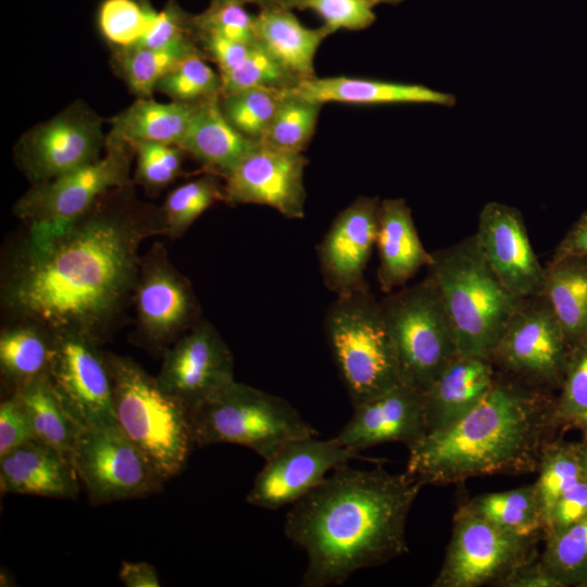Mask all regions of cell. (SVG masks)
Instances as JSON below:
<instances>
[{
    "label": "cell",
    "instance_id": "cell-1",
    "mask_svg": "<svg viewBox=\"0 0 587 587\" xmlns=\"http://www.w3.org/2000/svg\"><path fill=\"white\" fill-rule=\"evenodd\" d=\"M128 187L104 195L87 213L47 235H29L3 266L1 302L14 322L98 344L132 300L142 241L163 235L160 211L139 205Z\"/></svg>",
    "mask_w": 587,
    "mask_h": 587
},
{
    "label": "cell",
    "instance_id": "cell-2",
    "mask_svg": "<svg viewBox=\"0 0 587 587\" xmlns=\"http://www.w3.org/2000/svg\"><path fill=\"white\" fill-rule=\"evenodd\" d=\"M425 485L405 471L340 466L287 512L284 532L307 554L302 586L344 584L408 552L409 512Z\"/></svg>",
    "mask_w": 587,
    "mask_h": 587
},
{
    "label": "cell",
    "instance_id": "cell-3",
    "mask_svg": "<svg viewBox=\"0 0 587 587\" xmlns=\"http://www.w3.org/2000/svg\"><path fill=\"white\" fill-rule=\"evenodd\" d=\"M554 405L542 389L497 374L467 413L408 448L405 472L425 486L535 472L559 426Z\"/></svg>",
    "mask_w": 587,
    "mask_h": 587
},
{
    "label": "cell",
    "instance_id": "cell-4",
    "mask_svg": "<svg viewBox=\"0 0 587 587\" xmlns=\"http://www.w3.org/2000/svg\"><path fill=\"white\" fill-rule=\"evenodd\" d=\"M432 255L428 275L453 327L459 354L491 361L522 299L513 296L498 279L475 235Z\"/></svg>",
    "mask_w": 587,
    "mask_h": 587
},
{
    "label": "cell",
    "instance_id": "cell-5",
    "mask_svg": "<svg viewBox=\"0 0 587 587\" xmlns=\"http://www.w3.org/2000/svg\"><path fill=\"white\" fill-rule=\"evenodd\" d=\"M102 353L118 427L163 480L172 478L184 469L195 445L186 405L133 359Z\"/></svg>",
    "mask_w": 587,
    "mask_h": 587
},
{
    "label": "cell",
    "instance_id": "cell-6",
    "mask_svg": "<svg viewBox=\"0 0 587 587\" xmlns=\"http://www.w3.org/2000/svg\"><path fill=\"white\" fill-rule=\"evenodd\" d=\"M324 325L335 364L353 407L402 383L380 303L367 284L336 295Z\"/></svg>",
    "mask_w": 587,
    "mask_h": 587
},
{
    "label": "cell",
    "instance_id": "cell-7",
    "mask_svg": "<svg viewBox=\"0 0 587 587\" xmlns=\"http://www.w3.org/2000/svg\"><path fill=\"white\" fill-rule=\"evenodd\" d=\"M195 445L233 444L264 460L291 440L319 436L285 399L235 379L188 409Z\"/></svg>",
    "mask_w": 587,
    "mask_h": 587
},
{
    "label": "cell",
    "instance_id": "cell-8",
    "mask_svg": "<svg viewBox=\"0 0 587 587\" xmlns=\"http://www.w3.org/2000/svg\"><path fill=\"white\" fill-rule=\"evenodd\" d=\"M379 303L402 382L425 391L459 354L453 327L434 280L428 275L387 294Z\"/></svg>",
    "mask_w": 587,
    "mask_h": 587
},
{
    "label": "cell",
    "instance_id": "cell-9",
    "mask_svg": "<svg viewBox=\"0 0 587 587\" xmlns=\"http://www.w3.org/2000/svg\"><path fill=\"white\" fill-rule=\"evenodd\" d=\"M132 145L110 132L105 153L98 160L53 180L33 185L13 208L27 224V234L54 233L87 213L108 192L130 186Z\"/></svg>",
    "mask_w": 587,
    "mask_h": 587
},
{
    "label": "cell",
    "instance_id": "cell-10",
    "mask_svg": "<svg viewBox=\"0 0 587 587\" xmlns=\"http://www.w3.org/2000/svg\"><path fill=\"white\" fill-rule=\"evenodd\" d=\"M539 538L516 535L462 504L453 516L445 559L432 586H502L517 569L539 555Z\"/></svg>",
    "mask_w": 587,
    "mask_h": 587
},
{
    "label": "cell",
    "instance_id": "cell-11",
    "mask_svg": "<svg viewBox=\"0 0 587 587\" xmlns=\"http://www.w3.org/2000/svg\"><path fill=\"white\" fill-rule=\"evenodd\" d=\"M572 349L542 296L522 299L509 320L491 362L508 376L544 389L562 384Z\"/></svg>",
    "mask_w": 587,
    "mask_h": 587
},
{
    "label": "cell",
    "instance_id": "cell-12",
    "mask_svg": "<svg viewBox=\"0 0 587 587\" xmlns=\"http://www.w3.org/2000/svg\"><path fill=\"white\" fill-rule=\"evenodd\" d=\"M74 466L92 504L145 497L164 482L117 424L83 429Z\"/></svg>",
    "mask_w": 587,
    "mask_h": 587
},
{
    "label": "cell",
    "instance_id": "cell-13",
    "mask_svg": "<svg viewBox=\"0 0 587 587\" xmlns=\"http://www.w3.org/2000/svg\"><path fill=\"white\" fill-rule=\"evenodd\" d=\"M132 301L137 340L152 350H164L200 321L190 283L172 265L161 243L141 258Z\"/></svg>",
    "mask_w": 587,
    "mask_h": 587
},
{
    "label": "cell",
    "instance_id": "cell-14",
    "mask_svg": "<svg viewBox=\"0 0 587 587\" xmlns=\"http://www.w3.org/2000/svg\"><path fill=\"white\" fill-rule=\"evenodd\" d=\"M105 141L100 117L73 104L25 134L15 160L33 185L43 184L98 160Z\"/></svg>",
    "mask_w": 587,
    "mask_h": 587
},
{
    "label": "cell",
    "instance_id": "cell-15",
    "mask_svg": "<svg viewBox=\"0 0 587 587\" xmlns=\"http://www.w3.org/2000/svg\"><path fill=\"white\" fill-rule=\"evenodd\" d=\"M351 460L382 463L380 459L364 457L344 447L334 437L322 440L309 436L291 440L265 460L247 494V502L267 510L294 504L322 483L329 472Z\"/></svg>",
    "mask_w": 587,
    "mask_h": 587
},
{
    "label": "cell",
    "instance_id": "cell-16",
    "mask_svg": "<svg viewBox=\"0 0 587 587\" xmlns=\"http://www.w3.org/2000/svg\"><path fill=\"white\" fill-rule=\"evenodd\" d=\"M99 344L78 334H54L48 376L83 429L115 425L111 376Z\"/></svg>",
    "mask_w": 587,
    "mask_h": 587
},
{
    "label": "cell",
    "instance_id": "cell-17",
    "mask_svg": "<svg viewBox=\"0 0 587 587\" xmlns=\"http://www.w3.org/2000/svg\"><path fill=\"white\" fill-rule=\"evenodd\" d=\"M155 377L188 410L235 379L233 354L216 328L200 320L163 350Z\"/></svg>",
    "mask_w": 587,
    "mask_h": 587
},
{
    "label": "cell",
    "instance_id": "cell-18",
    "mask_svg": "<svg viewBox=\"0 0 587 587\" xmlns=\"http://www.w3.org/2000/svg\"><path fill=\"white\" fill-rule=\"evenodd\" d=\"M303 153L258 146L224 177L229 204H262L288 218L304 216Z\"/></svg>",
    "mask_w": 587,
    "mask_h": 587
},
{
    "label": "cell",
    "instance_id": "cell-19",
    "mask_svg": "<svg viewBox=\"0 0 587 587\" xmlns=\"http://www.w3.org/2000/svg\"><path fill=\"white\" fill-rule=\"evenodd\" d=\"M478 246L501 284L516 298L542 295L546 267L534 252L521 212L491 201L479 212Z\"/></svg>",
    "mask_w": 587,
    "mask_h": 587
},
{
    "label": "cell",
    "instance_id": "cell-20",
    "mask_svg": "<svg viewBox=\"0 0 587 587\" xmlns=\"http://www.w3.org/2000/svg\"><path fill=\"white\" fill-rule=\"evenodd\" d=\"M377 197L360 196L341 210L317 247L325 286L336 295L366 284L364 273L376 246Z\"/></svg>",
    "mask_w": 587,
    "mask_h": 587
},
{
    "label": "cell",
    "instance_id": "cell-21",
    "mask_svg": "<svg viewBox=\"0 0 587 587\" xmlns=\"http://www.w3.org/2000/svg\"><path fill=\"white\" fill-rule=\"evenodd\" d=\"M426 433L424 391L402 382L353 407L352 416L334 438L361 452L387 442L409 448Z\"/></svg>",
    "mask_w": 587,
    "mask_h": 587
},
{
    "label": "cell",
    "instance_id": "cell-22",
    "mask_svg": "<svg viewBox=\"0 0 587 587\" xmlns=\"http://www.w3.org/2000/svg\"><path fill=\"white\" fill-rule=\"evenodd\" d=\"M78 479L72 461L37 439L0 457L2 494L74 499L79 491Z\"/></svg>",
    "mask_w": 587,
    "mask_h": 587
},
{
    "label": "cell",
    "instance_id": "cell-23",
    "mask_svg": "<svg viewBox=\"0 0 587 587\" xmlns=\"http://www.w3.org/2000/svg\"><path fill=\"white\" fill-rule=\"evenodd\" d=\"M376 248L377 279L389 294L403 287L422 267H429L433 255L424 248L412 212L404 199L380 200Z\"/></svg>",
    "mask_w": 587,
    "mask_h": 587
},
{
    "label": "cell",
    "instance_id": "cell-24",
    "mask_svg": "<svg viewBox=\"0 0 587 587\" xmlns=\"http://www.w3.org/2000/svg\"><path fill=\"white\" fill-rule=\"evenodd\" d=\"M496 377V366L490 360L458 354L424 391L427 433L444 428L467 413Z\"/></svg>",
    "mask_w": 587,
    "mask_h": 587
},
{
    "label": "cell",
    "instance_id": "cell-25",
    "mask_svg": "<svg viewBox=\"0 0 587 587\" xmlns=\"http://www.w3.org/2000/svg\"><path fill=\"white\" fill-rule=\"evenodd\" d=\"M289 91L310 101L351 104L428 103L455 104L451 93L419 84H402L348 76L313 77L299 80Z\"/></svg>",
    "mask_w": 587,
    "mask_h": 587
},
{
    "label": "cell",
    "instance_id": "cell-26",
    "mask_svg": "<svg viewBox=\"0 0 587 587\" xmlns=\"http://www.w3.org/2000/svg\"><path fill=\"white\" fill-rule=\"evenodd\" d=\"M257 43L299 80L315 77L314 57L330 32L308 28L283 5L260 9L254 15Z\"/></svg>",
    "mask_w": 587,
    "mask_h": 587
},
{
    "label": "cell",
    "instance_id": "cell-27",
    "mask_svg": "<svg viewBox=\"0 0 587 587\" xmlns=\"http://www.w3.org/2000/svg\"><path fill=\"white\" fill-rule=\"evenodd\" d=\"M220 96L199 101L180 148L208 173L226 177L257 146L224 116Z\"/></svg>",
    "mask_w": 587,
    "mask_h": 587
},
{
    "label": "cell",
    "instance_id": "cell-28",
    "mask_svg": "<svg viewBox=\"0 0 587 587\" xmlns=\"http://www.w3.org/2000/svg\"><path fill=\"white\" fill-rule=\"evenodd\" d=\"M573 350L587 340V257L552 258L541 295Z\"/></svg>",
    "mask_w": 587,
    "mask_h": 587
},
{
    "label": "cell",
    "instance_id": "cell-29",
    "mask_svg": "<svg viewBox=\"0 0 587 587\" xmlns=\"http://www.w3.org/2000/svg\"><path fill=\"white\" fill-rule=\"evenodd\" d=\"M199 102L161 103L140 98L111 120V132L128 142L153 141L180 146Z\"/></svg>",
    "mask_w": 587,
    "mask_h": 587
},
{
    "label": "cell",
    "instance_id": "cell-30",
    "mask_svg": "<svg viewBox=\"0 0 587 587\" xmlns=\"http://www.w3.org/2000/svg\"><path fill=\"white\" fill-rule=\"evenodd\" d=\"M12 394L22 402L35 438L74 463L82 428L64 407L49 376L38 377Z\"/></svg>",
    "mask_w": 587,
    "mask_h": 587
},
{
    "label": "cell",
    "instance_id": "cell-31",
    "mask_svg": "<svg viewBox=\"0 0 587 587\" xmlns=\"http://www.w3.org/2000/svg\"><path fill=\"white\" fill-rule=\"evenodd\" d=\"M54 347V334L30 322H13L0 335V372L12 392L27 383L48 375Z\"/></svg>",
    "mask_w": 587,
    "mask_h": 587
},
{
    "label": "cell",
    "instance_id": "cell-32",
    "mask_svg": "<svg viewBox=\"0 0 587 587\" xmlns=\"http://www.w3.org/2000/svg\"><path fill=\"white\" fill-rule=\"evenodd\" d=\"M464 505L516 535L544 538V516L534 484L478 495Z\"/></svg>",
    "mask_w": 587,
    "mask_h": 587
},
{
    "label": "cell",
    "instance_id": "cell-33",
    "mask_svg": "<svg viewBox=\"0 0 587 587\" xmlns=\"http://www.w3.org/2000/svg\"><path fill=\"white\" fill-rule=\"evenodd\" d=\"M222 200L224 185L211 173L176 187L160 210L163 235L180 237L205 210Z\"/></svg>",
    "mask_w": 587,
    "mask_h": 587
},
{
    "label": "cell",
    "instance_id": "cell-34",
    "mask_svg": "<svg viewBox=\"0 0 587 587\" xmlns=\"http://www.w3.org/2000/svg\"><path fill=\"white\" fill-rule=\"evenodd\" d=\"M542 567L561 587L587 583V516L544 537Z\"/></svg>",
    "mask_w": 587,
    "mask_h": 587
},
{
    "label": "cell",
    "instance_id": "cell-35",
    "mask_svg": "<svg viewBox=\"0 0 587 587\" xmlns=\"http://www.w3.org/2000/svg\"><path fill=\"white\" fill-rule=\"evenodd\" d=\"M322 103L285 90L282 102L260 143L279 150L302 153L317 125Z\"/></svg>",
    "mask_w": 587,
    "mask_h": 587
},
{
    "label": "cell",
    "instance_id": "cell-36",
    "mask_svg": "<svg viewBox=\"0 0 587 587\" xmlns=\"http://www.w3.org/2000/svg\"><path fill=\"white\" fill-rule=\"evenodd\" d=\"M201 52L190 49H152L134 46L115 50L120 73L129 88L140 98H149L158 83L186 57Z\"/></svg>",
    "mask_w": 587,
    "mask_h": 587
},
{
    "label": "cell",
    "instance_id": "cell-37",
    "mask_svg": "<svg viewBox=\"0 0 587 587\" xmlns=\"http://www.w3.org/2000/svg\"><path fill=\"white\" fill-rule=\"evenodd\" d=\"M285 90L252 88L221 95V110L241 135L261 142L282 102Z\"/></svg>",
    "mask_w": 587,
    "mask_h": 587
},
{
    "label": "cell",
    "instance_id": "cell-38",
    "mask_svg": "<svg viewBox=\"0 0 587 587\" xmlns=\"http://www.w3.org/2000/svg\"><path fill=\"white\" fill-rule=\"evenodd\" d=\"M534 483L544 525L557 500L583 478L578 445L551 440L542 450Z\"/></svg>",
    "mask_w": 587,
    "mask_h": 587
},
{
    "label": "cell",
    "instance_id": "cell-39",
    "mask_svg": "<svg viewBox=\"0 0 587 587\" xmlns=\"http://www.w3.org/2000/svg\"><path fill=\"white\" fill-rule=\"evenodd\" d=\"M157 14L148 0H103L97 22L102 37L117 50L139 45Z\"/></svg>",
    "mask_w": 587,
    "mask_h": 587
},
{
    "label": "cell",
    "instance_id": "cell-40",
    "mask_svg": "<svg viewBox=\"0 0 587 587\" xmlns=\"http://www.w3.org/2000/svg\"><path fill=\"white\" fill-rule=\"evenodd\" d=\"M173 101L199 102L221 95V77L203 60L201 52L183 59L157 85Z\"/></svg>",
    "mask_w": 587,
    "mask_h": 587
},
{
    "label": "cell",
    "instance_id": "cell-41",
    "mask_svg": "<svg viewBox=\"0 0 587 587\" xmlns=\"http://www.w3.org/2000/svg\"><path fill=\"white\" fill-rule=\"evenodd\" d=\"M218 74L221 95L252 88L288 89L299 82L258 43L242 63Z\"/></svg>",
    "mask_w": 587,
    "mask_h": 587
},
{
    "label": "cell",
    "instance_id": "cell-42",
    "mask_svg": "<svg viewBox=\"0 0 587 587\" xmlns=\"http://www.w3.org/2000/svg\"><path fill=\"white\" fill-rule=\"evenodd\" d=\"M404 0H280L290 10H310L320 16L330 34L339 29L362 30L376 20L374 9L380 4H399Z\"/></svg>",
    "mask_w": 587,
    "mask_h": 587
},
{
    "label": "cell",
    "instance_id": "cell-43",
    "mask_svg": "<svg viewBox=\"0 0 587 587\" xmlns=\"http://www.w3.org/2000/svg\"><path fill=\"white\" fill-rule=\"evenodd\" d=\"M136 155L135 180L150 191L171 184L182 172L186 151L178 146L153 142H129Z\"/></svg>",
    "mask_w": 587,
    "mask_h": 587
},
{
    "label": "cell",
    "instance_id": "cell-44",
    "mask_svg": "<svg viewBox=\"0 0 587 587\" xmlns=\"http://www.w3.org/2000/svg\"><path fill=\"white\" fill-rule=\"evenodd\" d=\"M554 408L559 425L576 426L587 412V340L571 352Z\"/></svg>",
    "mask_w": 587,
    "mask_h": 587
},
{
    "label": "cell",
    "instance_id": "cell-45",
    "mask_svg": "<svg viewBox=\"0 0 587 587\" xmlns=\"http://www.w3.org/2000/svg\"><path fill=\"white\" fill-rule=\"evenodd\" d=\"M196 34H216L235 41L257 45L254 15H250L242 4L234 2H211L210 7L192 17Z\"/></svg>",
    "mask_w": 587,
    "mask_h": 587
},
{
    "label": "cell",
    "instance_id": "cell-46",
    "mask_svg": "<svg viewBox=\"0 0 587 587\" xmlns=\"http://www.w3.org/2000/svg\"><path fill=\"white\" fill-rule=\"evenodd\" d=\"M192 17L175 0H168L137 46L152 49L197 48Z\"/></svg>",
    "mask_w": 587,
    "mask_h": 587
},
{
    "label": "cell",
    "instance_id": "cell-47",
    "mask_svg": "<svg viewBox=\"0 0 587 587\" xmlns=\"http://www.w3.org/2000/svg\"><path fill=\"white\" fill-rule=\"evenodd\" d=\"M32 439L36 438L28 415L12 394L0 404V457Z\"/></svg>",
    "mask_w": 587,
    "mask_h": 587
},
{
    "label": "cell",
    "instance_id": "cell-48",
    "mask_svg": "<svg viewBox=\"0 0 587 587\" xmlns=\"http://www.w3.org/2000/svg\"><path fill=\"white\" fill-rule=\"evenodd\" d=\"M587 516V482L584 477L565 491L550 510L544 525V537L562 530Z\"/></svg>",
    "mask_w": 587,
    "mask_h": 587
},
{
    "label": "cell",
    "instance_id": "cell-49",
    "mask_svg": "<svg viewBox=\"0 0 587 587\" xmlns=\"http://www.w3.org/2000/svg\"><path fill=\"white\" fill-rule=\"evenodd\" d=\"M196 38L215 62L220 73L233 70L242 63L255 46L209 33L196 34Z\"/></svg>",
    "mask_w": 587,
    "mask_h": 587
},
{
    "label": "cell",
    "instance_id": "cell-50",
    "mask_svg": "<svg viewBox=\"0 0 587 587\" xmlns=\"http://www.w3.org/2000/svg\"><path fill=\"white\" fill-rule=\"evenodd\" d=\"M503 587H561L542 567L539 555L517 569L502 585Z\"/></svg>",
    "mask_w": 587,
    "mask_h": 587
},
{
    "label": "cell",
    "instance_id": "cell-51",
    "mask_svg": "<svg viewBox=\"0 0 587 587\" xmlns=\"http://www.w3.org/2000/svg\"><path fill=\"white\" fill-rule=\"evenodd\" d=\"M118 577L127 587H159L161 585L157 570L147 562L123 561Z\"/></svg>",
    "mask_w": 587,
    "mask_h": 587
},
{
    "label": "cell",
    "instance_id": "cell-52",
    "mask_svg": "<svg viewBox=\"0 0 587 587\" xmlns=\"http://www.w3.org/2000/svg\"><path fill=\"white\" fill-rule=\"evenodd\" d=\"M565 255L587 257V211L567 230L552 258Z\"/></svg>",
    "mask_w": 587,
    "mask_h": 587
},
{
    "label": "cell",
    "instance_id": "cell-53",
    "mask_svg": "<svg viewBox=\"0 0 587 587\" xmlns=\"http://www.w3.org/2000/svg\"><path fill=\"white\" fill-rule=\"evenodd\" d=\"M211 2L213 3L234 2V3H239L242 5L247 3H251V4L259 5L260 9L274 7V5H282L280 0H211Z\"/></svg>",
    "mask_w": 587,
    "mask_h": 587
},
{
    "label": "cell",
    "instance_id": "cell-54",
    "mask_svg": "<svg viewBox=\"0 0 587 587\" xmlns=\"http://www.w3.org/2000/svg\"><path fill=\"white\" fill-rule=\"evenodd\" d=\"M583 477L587 482V441L578 445Z\"/></svg>",
    "mask_w": 587,
    "mask_h": 587
},
{
    "label": "cell",
    "instance_id": "cell-55",
    "mask_svg": "<svg viewBox=\"0 0 587 587\" xmlns=\"http://www.w3.org/2000/svg\"><path fill=\"white\" fill-rule=\"evenodd\" d=\"M575 427H580L587 430V412L579 419Z\"/></svg>",
    "mask_w": 587,
    "mask_h": 587
},
{
    "label": "cell",
    "instance_id": "cell-56",
    "mask_svg": "<svg viewBox=\"0 0 587 587\" xmlns=\"http://www.w3.org/2000/svg\"><path fill=\"white\" fill-rule=\"evenodd\" d=\"M585 432H586V434H587V430H585Z\"/></svg>",
    "mask_w": 587,
    "mask_h": 587
}]
</instances>
